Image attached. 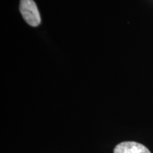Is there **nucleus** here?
Segmentation results:
<instances>
[{
  "label": "nucleus",
  "instance_id": "obj_1",
  "mask_svg": "<svg viewBox=\"0 0 153 153\" xmlns=\"http://www.w3.org/2000/svg\"><path fill=\"white\" fill-rule=\"evenodd\" d=\"M20 11L23 18L30 26H38L41 23V16L33 0H21Z\"/></svg>",
  "mask_w": 153,
  "mask_h": 153
},
{
  "label": "nucleus",
  "instance_id": "obj_2",
  "mask_svg": "<svg viewBox=\"0 0 153 153\" xmlns=\"http://www.w3.org/2000/svg\"><path fill=\"white\" fill-rule=\"evenodd\" d=\"M114 153H151L145 145L136 142H123L114 148Z\"/></svg>",
  "mask_w": 153,
  "mask_h": 153
}]
</instances>
